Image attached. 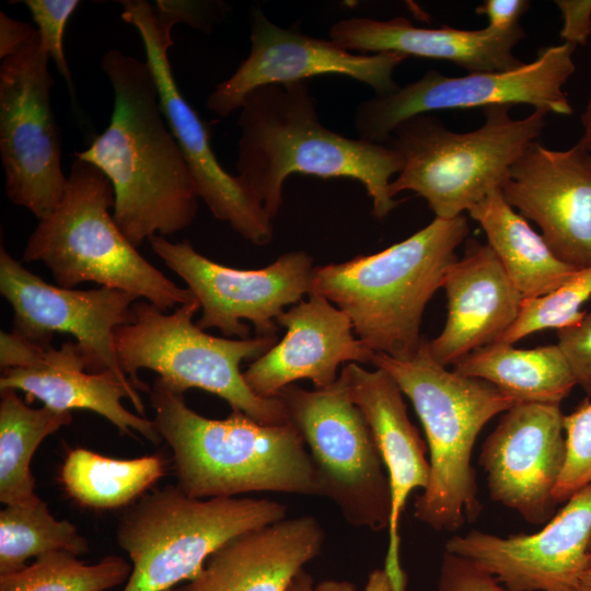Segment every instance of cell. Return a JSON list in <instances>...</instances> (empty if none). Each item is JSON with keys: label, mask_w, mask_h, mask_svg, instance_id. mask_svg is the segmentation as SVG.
<instances>
[{"label": "cell", "mask_w": 591, "mask_h": 591, "mask_svg": "<svg viewBox=\"0 0 591 591\" xmlns=\"http://www.w3.org/2000/svg\"><path fill=\"white\" fill-rule=\"evenodd\" d=\"M437 591H510L474 561L444 552Z\"/></svg>", "instance_id": "cell-35"}, {"label": "cell", "mask_w": 591, "mask_h": 591, "mask_svg": "<svg viewBox=\"0 0 591 591\" xmlns=\"http://www.w3.org/2000/svg\"><path fill=\"white\" fill-rule=\"evenodd\" d=\"M568 591H591V570L581 572L576 583Z\"/></svg>", "instance_id": "cell-46"}, {"label": "cell", "mask_w": 591, "mask_h": 591, "mask_svg": "<svg viewBox=\"0 0 591 591\" xmlns=\"http://www.w3.org/2000/svg\"><path fill=\"white\" fill-rule=\"evenodd\" d=\"M313 578L305 570H301L291 581L287 591H313Z\"/></svg>", "instance_id": "cell-44"}, {"label": "cell", "mask_w": 591, "mask_h": 591, "mask_svg": "<svg viewBox=\"0 0 591 591\" xmlns=\"http://www.w3.org/2000/svg\"><path fill=\"white\" fill-rule=\"evenodd\" d=\"M325 531L313 515L285 518L240 534L215 553L176 591H287L322 552Z\"/></svg>", "instance_id": "cell-23"}, {"label": "cell", "mask_w": 591, "mask_h": 591, "mask_svg": "<svg viewBox=\"0 0 591 591\" xmlns=\"http://www.w3.org/2000/svg\"><path fill=\"white\" fill-rule=\"evenodd\" d=\"M166 591H176V590H175V588H172V589H169V590H166Z\"/></svg>", "instance_id": "cell-48"}, {"label": "cell", "mask_w": 591, "mask_h": 591, "mask_svg": "<svg viewBox=\"0 0 591 591\" xmlns=\"http://www.w3.org/2000/svg\"><path fill=\"white\" fill-rule=\"evenodd\" d=\"M278 397L306 445L318 496L329 499L352 526L389 529V476L369 424L352 401L346 367L326 387L305 390L293 383Z\"/></svg>", "instance_id": "cell-10"}, {"label": "cell", "mask_w": 591, "mask_h": 591, "mask_svg": "<svg viewBox=\"0 0 591 591\" xmlns=\"http://www.w3.org/2000/svg\"><path fill=\"white\" fill-rule=\"evenodd\" d=\"M283 338L243 372L248 387L265 398L309 379L315 389L333 384L340 364L371 363L374 352L354 335L350 318L326 298L310 292L277 317Z\"/></svg>", "instance_id": "cell-21"}, {"label": "cell", "mask_w": 591, "mask_h": 591, "mask_svg": "<svg viewBox=\"0 0 591 591\" xmlns=\"http://www.w3.org/2000/svg\"><path fill=\"white\" fill-rule=\"evenodd\" d=\"M441 288L448 298V316L441 333L428 340V348L443 367L498 343L524 300L489 245L475 241L463 258L450 265Z\"/></svg>", "instance_id": "cell-22"}, {"label": "cell", "mask_w": 591, "mask_h": 591, "mask_svg": "<svg viewBox=\"0 0 591 591\" xmlns=\"http://www.w3.org/2000/svg\"><path fill=\"white\" fill-rule=\"evenodd\" d=\"M120 3L121 19L141 37L163 114L182 150L199 198L217 219L228 222L248 242L269 244L274 235L271 219L242 179L219 163L211 148L209 128L177 86L169 59L172 28L176 22L155 12L148 1L125 0Z\"/></svg>", "instance_id": "cell-14"}, {"label": "cell", "mask_w": 591, "mask_h": 591, "mask_svg": "<svg viewBox=\"0 0 591 591\" xmlns=\"http://www.w3.org/2000/svg\"><path fill=\"white\" fill-rule=\"evenodd\" d=\"M591 298V265L578 269L552 292L524 299L514 323L498 343L513 345L520 339L545 329H563L577 324L586 311L582 305Z\"/></svg>", "instance_id": "cell-32"}, {"label": "cell", "mask_w": 591, "mask_h": 591, "mask_svg": "<svg viewBox=\"0 0 591 591\" xmlns=\"http://www.w3.org/2000/svg\"><path fill=\"white\" fill-rule=\"evenodd\" d=\"M525 37L520 26L509 32L489 27L461 30L450 26H414L407 19L350 18L329 28V39L349 51L394 53L402 56L447 60L471 72L507 71L523 62L513 55Z\"/></svg>", "instance_id": "cell-24"}, {"label": "cell", "mask_w": 591, "mask_h": 591, "mask_svg": "<svg viewBox=\"0 0 591 591\" xmlns=\"http://www.w3.org/2000/svg\"><path fill=\"white\" fill-rule=\"evenodd\" d=\"M313 591H356V587L346 580H326L314 587Z\"/></svg>", "instance_id": "cell-45"}, {"label": "cell", "mask_w": 591, "mask_h": 591, "mask_svg": "<svg viewBox=\"0 0 591 591\" xmlns=\"http://www.w3.org/2000/svg\"><path fill=\"white\" fill-rule=\"evenodd\" d=\"M0 501L32 505L35 494L31 461L42 441L72 421L71 412L26 405L15 390H0Z\"/></svg>", "instance_id": "cell-28"}, {"label": "cell", "mask_w": 591, "mask_h": 591, "mask_svg": "<svg viewBox=\"0 0 591 591\" xmlns=\"http://www.w3.org/2000/svg\"><path fill=\"white\" fill-rule=\"evenodd\" d=\"M131 570V563L119 556L85 564L71 553L56 551L0 576V591H106L127 581Z\"/></svg>", "instance_id": "cell-31"}, {"label": "cell", "mask_w": 591, "mask_h": 591, "mask_svg": "<svg viewBox=\"0 0 591 591\" xmlns=\"http://www.w3.org/2000/svg\"><path fill=\"white\" fill-rule=\"evenodd\" d=\"M467 213L483 229L506 274L524 299L545 296L578 269L560 260L496 188Z\"/></svg>", "instance_id": "cell-26"}, {"label": "cell", "mask_w": 591, "mask_h": 591, "mask_svg": "<svg viewBox=\"0 0 591 591\" xmlns=\"http://www.w3.org/2000/svg\"><path fill=\"white\" fill-rule=\"evenodd\" d=\"M0 390L11 389L37 398L58 412L85 409L111 421L123 434L137 431L154 444L162 441L153 420L134 384L108 371H88L85 357L77 343L59 349L35 345L10 333L0 344Z\"/></svg>", "instance_id": "cell-17"}, {"label": "cell", "mask_w": 591, "mask_h": 591, "mask_svg": "<svg viewBox=\"0 0 591 591\" xmlns=\"http://www.w3.org/2000/svg\"><path fill=\"white\" fill-rule=\"evenodd\" d=\"M164 472L165 461L160 454L121 460L78 448L68 453L60 477L72 499L104 510L135 502Z\"/></svg>", "instance_id": "cell-29"}, {"label": "cell", "mask_w": 591, "mask_h": 591, "mask_svg": "<svg viewBox=\"0 0 591 591\" xmlns=\"http://www.w3.org/2000/svg\"><path fill=\"white\" fill-rule=\"evenodd\" d=\"M56 551L78 556L89 551V542L73 523L57 520L43 500L7 505L0 511V576L23 569L31 557Z\"/></svg>", "instance_id": "cell-30"}, {"label": "cell", "mask_w": 591, "mask_h": 591, "mask_svg": "<svg viewBox=\"0 0 591 591\" xmlns=\"http://www.w3.org/2000/svg\"><path fill=\"white\" fill-rule=\"evenodd\" d=\"M566 438L565 464L554 489L556 503L567 501L591 483V402L582 401L564 416Z\"/></svg>", "instance_id": "cell-33"}, {"label": "cell", "mask_w": 591, "mask_h": 591, "mask_svg": "<svg viewBox=\"0 0 591 591\" xmlns=\"http://www.w3.org/2000/svg\"><path fill=\"white\" fill-rule=\"evenodd\" d=\"M371 363L395 380L426 433L430 476L415 499V518L438 532L461 529L482 509L471 461L476 438L517 401L484 380L447 370L432 358L427 339L409 359L374 352Z\"/></svg>", "instance_id": "cell-5"}, {"label": "cell", "mask_w": 591, "mask_h": 591, "mask_svg": "<svg viewBox=\"0 0 591 591\" xmlns=\"http://www.w3.org/2000/svg\"><path fill=\"white\" fill-rule=\"evenodd\" d=\"M155 428L173 453L177 486L195 498L253 491L318 496L306 445L291 424L264 425L232 410L211 419L155 378L149 392Z\"/></svg>", "instance_id": "cell-3"}, {"label": "cell", "mask_w": 591, "mask_h": 591, "mask_svg": "<svg viewBox=\"0 0 591 591\" xmlns=\"http://www.w3.org/2000/svg\"><path fill=\"white\" fill-rule=\"evenodd\" d=\"M563 18V43L584 46L591 35V0H556Z\"/></svg>", "instance_id": "cell-38"}, {"label": "cell", "mask_w": 591, "mask_h": 591, "mask_svg": "<svg viewBox=\"0 0 591 591\" xmlns=\"http://www.w3.org/2000/svg\"><path fill=\"white\" fill-rule=\"evenodd\" d=\"M25 5L37 25L39 44L66 80L71 93L72 78L63 50V34L78 0H26Z\"/></svg>", "instance_id": "cell-34"}, {"label": "cell", "mask_w": 591, "mask_h": 591, "mask_svg": "<svg viewBox=\"0 0 591 591\" xmlns=\"http://www.w3.org/2000/svg\"><path fill=\"white\" fill-rule=\"evenodd\" d=\"M364 591H393L390 576L384 567L370 572Z\"/></svg>", "instance_id": "cell-42"}, {"label": "cell", "mask_w": 591, "mask_h": 591, "mask_svg": "<svg viewBox=\"0 0 591 591\" xmlns=\"http://www.w3.org/2000/svg\"><path fill=\"white\" fill-rule=\"evenodd\" d=\"M101 69L114 92L111 121L73 157L108 177L115 193L113 218L139 246L154 235L189 227L199 196L163 114L149 63L111 49L102 57Z\"/></svg>", "instance_id": "cell-1"}, {"label": "cell", "mask_w": 591, "mask_h": 591, "mask_svg": "<svg viewBox=\"0 0 591 591\" xmlns=\"http://www.w3.org/2000/svg\"><path fill=\"white\" fill-rule=\"evenodd\" d=\"M251 49L234 73L216 85L206 100L207 108L220 117L240 109L255 89L270 84L305 81L337 74L369 85L375 95L395 92V69L406 60L394 53L355 54L332 39L309 36L294 27L271 22L259 7L250 13Z\"/></svg>", "instance_id": "cell-16"}, {"label": "cell", "mask_w": 591, "mask_h": 591, "mask_svg": "<svg viewBox=\"0 0 591 591\" xmlns=\"http://www.w3.org/2000/svg\"><path fill=\"white\" fill-rule=\"evenodd\" d=\"M240 109L237 176L271 220L282 206L283 183L293 173L360 182L380 219L402 202L389 193L402 155L386 143L348 138L324 126L305 81L255 89Z\"/></svg>", "instance_id": "cell-2"}, {"label": "cell", "mask_w": 591, "mask_h": 591, "mask_svg": "<svg viewBox=\"0 0 591 591\" xmlns=\"http://www.w3.org/2000/svg\"><path fill=\"white\" fill-rule=\"evenodd\" d=\"M199 309L196 298L171 314L146 300L136 302L132 321L115 331L123 372L138 391L150 392L138 376L140 369H149L179 393L200 389L260 424H288L282 401L256 395L240 370L243 360L259 358L278 343V337L231 339L209 335L193 323Z\"/></svg>", "instance_id": "cell-8"}, {"label": "cell", "mask_w": 591, "mask_h": 591, "mask_svg": "<svg viewBox=\"0 0 591 591\" xmlns=\"http://www.w3.org/2000/svg\"><path fill=\"white\" fill-rule=\"evenodd\" d=\"M506 201L534 221L564 263L591 265V155L577 142L566 150L531 143L500 186Z\"/></svg>", "instance_id": "cell-20"}, {"label": "cell", "mask_w": 591, "mask_h": 591, "mask_svg": "<svg viewBox=\"0 0 591 591\" xmlns=\"http://www.w3.org/2000/svg\"><path fill=\"white\" fill-rule=\"evenodd\" d=\"M158 11L176 23L209 33L213 23L225 13V4L219 1H157Z\"/></svg>", "instance_id": "cell-37"}, {"label": "cell", "mask_w": 591, "mask_h": 591, "mask_svg": "<svg viewBox=\"0 0 591 591\" xmlns=\"http://www.w3.org/2000/svg\"><path fill=\"white\" fill-rule=\"evenodd\" d=\"M510 106L483 111L484 124L456 132L430 114L399 124L386 142L403 159L391 197L412 190L424 198L436 218L453 219L500 188L515 160L536 141L547 113L534 109L513 118Z\"/></svg>", "instance_id": "cell-7"}, {"label": "cell", "mask_w": 591, "mask_h": 591, "mask_svg": "<svg viewBox=\"0 0 591 591\" xmlns=\"http://www.w3.org/2000/svg\"><path fill=\"white\" fill-rule=\"evenodd\" d=\"M564 416L558 404H517L482 445L478 463L490 499L531 524L554 517L553 493L566 459Z\"/></svg>", "instance_id": "cell-18"}, {"label": "cell", "mask_w": 591, "mask_h": 591, "mask_svg": "<svg viewBox=\"0 0 591 591\" xmlns=\"http://www.w3.org/2000/svg\"><path fill=\"white\" fill-rule=\"evenodd\" d=\"M268 499L195 498L177 485L142 495L121 514L118 546L132 570L123 591H166L194 579L209 556L233 537L287 518Z\"/></svg>", "instance_id": "cell-9"}, {"label": "cell", "mask_w": 591, "mask_h": 591, "mask_svg": "<svg viewBox=\"0 0 591 591\" xmlns=\"http://www.w3.org/2000/svg\"><path fill=\"white\" fill-rule=\"evenodd\" d=\"M352 401L372 431L383 460L392 496L389 541L398 540V523L406 500L429 482L428 448L410 421L403 392L384 370H367L359 363L345 364Z\"/></svg>", "instance_id": "cell-25"}, {"label": "cell", "mask_w": 591, "mask_h": 591, "mask_svg": "<svg viewBox=\"0 0 591 591\" xmlns=\"http://www.w3.org/2000/svg\"><path fill=\"white\" fill-rule=\"evenodd\" d=\"M152 251L187 285L202 311L196 325L217 327L225 337L245 339L253 323L259 337L277 336V317L311 291L314 270L304 251H291L260 269H236L199 254L184 240L172 243L165 236L149 239Z\"/></svg>", "instance_id": "cell-13"}, {"label": "cell", "mask_w": 591, "mask_h": 591, "mask_svg": "<svg viewBox=\"0 0 591 591\" xmlns=\"http://www.w3.org/2000/svg\"><path fill=\"white\" fill-rule=\"evenodd\" d=\"M557 337L577 385L591 397V312H586L577 324L557 331Z\"/></svg>", "instance_id": "cell-36"}, {"label": "cell", "mask_w": 591, "mask_h": 591, "mask_svg": "<svg viewBox=\"0 0 591 591\" xmlns=\"http://www.w3.org/2000/svg\"><path fill=\"white\" fill-rule=\"evenodd\" d=\"M463 375L484 380L521 403L558 404L577 385L571 367L556 345L519 349L495 343L455 364Z\"/></svg>", "instance_id": "cell-27"}, {"label": "cell", "mask_w": 591, "mask_h": 591, "mask_svg": "<svg viewBox=\"0 0 591 591\" xmlns=\"http://www.w3.org/2000/svg\"><path fill=\"white\" fill-rule=\"evenodd\" d=\"M384 568L390 576L393 591H405L407 576L401 566L398 543H389Z\"/></svg>", "instance_id": "cell-41"}, {"label": "cell", "mask_w": 591, "mask_h": 591, "mask_svg": "<svg viewBox=\"0 0 591 591\" xmlns=\"http://www.w3.org/2000/svg\"><path fill=\"white\" fill-rule=\"evenodd\" d=\"M63 196L54 211L38 220L24 253L42 262L57 286L74 289L92 281L130 292L162 311L195 299L151 265L116 224L114 187L95 165L74 159Z\"/></svg>", "instance_id": "cell-6"}, {"label": "cell", "mask_w": 591, "mask_h": 591, "mask_svg": "<svg viewBox=\"0 0 591 591\" xmlns=\"http://www.w3.org/2000/svg\"><path fill=\"white\" fill-rule=\"evenodd\" d=\"M568 43L540 49L531 62L495 72L448 77L437 70L395 92L360 103L354 115L360 139L385 144L403 121L436 111L530 105L547 114L569 116L573 109L564 90L576 70Z\"/></svg>", "instance_id": "cell-11"}, {"label": "cell", "mask_w": 591, "mask_h": 591, "mask_svg": "<svg viewBox=\"0 0 591 591\" xmlns=\"http://www.w3.org/2000/svg\"><path fill=\"white\" fill-rule=\"evenodd\" d=\"M37 28L0 12V58L18 53L35 34Z\"/></svg>", "instance_id": "cell-40"}, {"label": "cell", "mask_w": 591, "mask_h": 591, "mask_svg": "<svg viewBox=\"0 0 591 591\" xmlns=\"http://www.w3.org/2000/svg\"><path fill=\"white\" fill-rule=\"evenodd\" d=\"M470 232L467 218H434L381 252L314 267L311 291L348 315L357 337L373 352L409 359L424 337L425 308L441 288Z\"/></svg>", "instance_id": "cell-4"}, {"label": "cell", "mask_w": 591, "mask_h": 591, "mask_svg": "<svg viewBox=\"0 0 591 591\" xmlns=\"http://www.w3.org/2000/svg\"><path fill=\"white\" fill-rule=\"evenodd\" d=\"M586 569H587V570H591V538H590V542H589V545H588V549H587V564H586Z\"/></svg>", "instance_id": "cell-47"}, {"label": "cell", "mask_w": 591, "mask_h": 591, "mask_svg": "<svg viewBox=\"0 0 591 591\" xmlns=\"http://www.w3.org/2000/svg\"><path fill=\"white\" fill-rule=\"evenodd\" d=\"M533 534L501 537L472 530L445 552L474 561L510 591H568L586 570L591 538V483Z\"/></svg>", "instance_id": "cell-19"}, {"label": "cell", "mask_w": 591, "mask_h": 591, "mask_svg": "<svg viewBox=\"0 0 591 591\" xmlns=\"http://www.w3.org/2000/svg\"><path fill=\"white\" fill-rule=\"evenodd\" d=\"M0 293L13 309V333L39 346L51 345L55 333L70 334L89 372L108 371L134 384L118 363L115 331L132 321V305L139 297L107 287L77 290L53 286L24 268L3 246Z\"/></svg>", "instance_id": "cell-15"}, {"label": "cell", "mask_w": 591, "mask_h": 591, "mask_svg": "<svg viewBox=\"0 0 591 591\" xmlns=\"http://www.w3.org/2000/svg\"><path fill=\"white\" fill-rule=\"evenodd\" d=\"M529 7L530 1L526 0H485L475 12L487 18V27L509 32L520 26L519 21Z\"/></svg>", "instance_id": "cell-39"}, {"label": "cell", "mask_w": 591, "mask_h": 591, "mask_svg": "<svg viewBox=\"0 0 591 591\" xmlns=\"http://www.w3.org/2000/svg\"><path fill=\"white\" fill-rule=\"evenodd\" d=\"M49 57L38 32L0 65V157L8 198L38 220L61 200L68 178L53 113Z\"/></svg>", "instance_id": "cell-12"}, {"label": "cell", "mask_w": 591, "mask_h": 591, "mask_svg": "<svg viewBox=\"0 0 591 591\" xmlns=\"http://www.w3.org/2000/svg\"><path fill=\"white\" fill-rule=\"evenodd\" d=\"M582 136L578 141L591 155V89L586 107L581 114Z\"/></svg>", "instance_id": "cell-43"}]
</instances>
